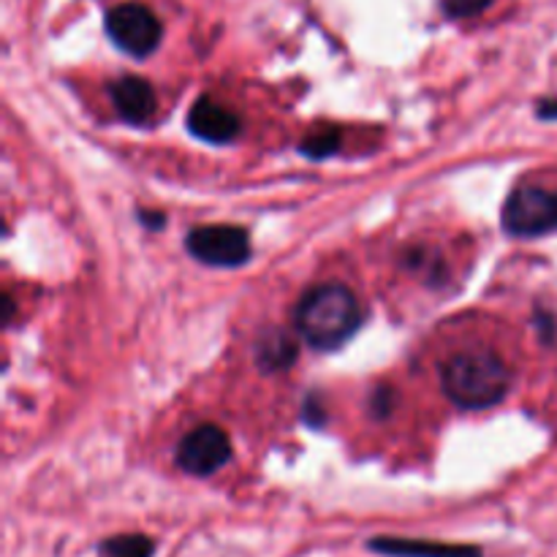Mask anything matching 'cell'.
I'll return each instance as SVG.
<instances>
[{
  "label": "cell",
  "mask_w": 557,
  "mask_h": 557,
  "mask_svg": "<svg viewBox=\"0 0 557 557\" xmlns=\"http://www.w3.org/2000/svg\"><path fill=\"white\" fill-rule=\"evenodd\" d=\"M297 330L319 351L343 346L362 324V308L351 288L341 283L315 286L299 299Z\"/></svg>",
  "instance_id": "1"
},
{
  "label": "cell",
  "mask_w": 557,
  "mask_h": 557,
  "mask_svg": "<svg viewBox=\"0 0 557 557\" xmlns=\"http://www.w3.org/2000/svg\"><path fill=\"white\" fill-rule=\"evenodd\" d=\"M441 384L457 406L490 408L504 400L511 373L493 351H462L444 364Z\"/></svg>",
  "instance_id": "2"
},
{
  "label": "cell",
  "mask_w": 557,
  "mask_h": 557,
  "mask_svg": "<svg viewBox=\"0 0 557 557\" xmlns=\"http://www.w3.org/2000/svg\"><path fill=\"white\" fill-rule=\"evenodd\" d=\"M107 36L120 52L131 58H147L158 49L163 38V25L156 11L145 3H120L109 9Z\"/></svg>",
  "instance_id": "3"
},
{
  "label": "cell",
  "mask_w": 557,
  "mask_h": 557,
  "mask_svg": "<svg viewBox=\"0 0 557 557\" xmlns=\"http://www.w3.org/2000/svg\"><path fill=\"white\" fill-rule=\"evenodd\" d=\"M504 228L515 237H544L557 232V194L536 185L511 190L504 205Z\"/></svg>",
  "instance_id": "4"
},
{
  "label": "cell",
  "mask_w": 557,
  "mask_h": 557,
  "mask_svg": "<svg viewBox=\"0 0 557 557\" xmlns=\"http://www.w3.org/2000/svg\"><path fill=\"white\" fill-rule=\"evenodd\" d=\"M185 248L196 261L210 267H239L250 259L248 232L228 223L194 228L185 239Z\"/></svg>",
  "instance_id": "5"
},
{
  "label": "cell",
  "mask_w": 557,
  "mask_h": 557,
  "mask_svg": "<svg viewBox=\"0 0 557 557\" xmlns=\"http://www.w3.org/2000/svg\"><path fill=\"white\" fill-rule=\"evenodd\" d=\"M232 457V441L226 430L218 424H201L190 430L177 446V462L190 476H210L218 468H223Z\"/></svg>",
  "instance_id": "6"
},
{
  "label": "cell",
  "mask_w": 557,
  "mask_h": 557,
  "mask_svg": "<svg viewBox=\"0 0 557 557\" xmlns=\"http://www.w3.org/2000/svg\"><path fill=\"white\" fill-rule=\"evenodd\" d=\"M188 128L190 134L199 136L201 141H210V145H226L237 136L239 131V117L228 107H223L221 101L210 96H201L199 101L190 107L188 112Z\"/></svg>",
  "instance_id": "7"
},
{
  "label": "cell",
  "mask_w": 557,
  "mask_h": 557,
  "mask_svg": "<svg viewBox=\"0 0 557 557\" xmlns=\"http://www.w3.org/2000/svg\"><path fill=\"white\" fill-rule=\"evenodd\" d=\"M109 96H112L114 109H117L120 117L131 125H145L150 123L152 114H156L158 98L156 90L147 79L141 76H120L109 87Z\"/></svg>",
  "instance_id": "8"
},
{
  "label": "cell",
  "mask_w": 557,
  "mask_h": 557,
  "mask_svg": "<svg viewBox=\"0 0 557 557\" xmlns=\"http://www.w3.org/2000/svg\"><path fill=\"white\" fill-rule=\"evenodd\" d=\"M368 547L379 555L389 557H482L479 547H460V544L422 542V539H373Z\"/></svg>",
  "instance_id": "9"
},
{
  "label": "cell",
  "mask_w": 557,
  "mask_h": 557,
  "mask_svg": "<svg viewBox=\"0 0 557 557\" xmlns=\"http://www.w3.org/2000/svg\"><path fill=\"white\" fill-rule=\"evenodd\" d=\"M294 359H297V346L283 332H267L259 341V346H256V362L267 373L292 368Z\"/></svg>",
  "instance_id": "10"
},
{
  "label": "cell",
  "mask_w": 557,
  "mask_h": 557,
  "mask_svg": "<svg viewBox=\"0 0 557 557\" xmlns=\"http://www.w3.org/2000/svg\"><path fill=\"white\" fill-rule=\"evenodd\" d=\"M152 542L147 536H114L101 544L107 557H152Z\"/></svg>",
  "instance_id": "11"
},
{
  "label": "cell",
  "mask_w": 557,
  "mask_h": 557,
  "mask_svg": "<svg viewBox=\"0 0 557 557\" xmlns=\"http://www.w3.org/2000/svg\"><path fill=\"white\" fill-rule=\"evenodd\" d=\"M341 145V134L335 128H319L299 145V150L308 158H326L337 150Z\"/></svg>",
  "instance_id": "12"
},
{
  "label": "cell",
  "mask_w": 557,
  "mask_h": 557,
  "mask_svg": "<svg viewBox=\"0 0 557 557\" xmlns=\"http://www.w3.org/2000/svg\"><path fill=\"white\" fill-rule=\"evenodd\" d=\"M493 0H441V11L449 20H468V16L482 14Z\"/></svg>",
  "instance_id": "13"
},
{
  "label": "cell",
  "mask_w": 557,
  "mask_h": 557,
  "mask_svg": "<svg viewBox=\"0 0 557 557\" xmlns=\"http://www.w3.org/2000/svg\"><path fill=\"white\" fill-rule=\"evenodd\" d=\"M539 114H542V117H557V101L539 103Z\"/></svg>",
  "instance_id": "14"
}]
</instances>
